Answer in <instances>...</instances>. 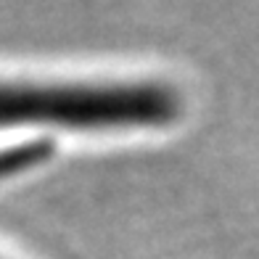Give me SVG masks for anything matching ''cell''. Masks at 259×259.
Listing matches in <instances>:
<instances>
[{"label":"cell","instance_id":"6da1fadb","mask_svg":"<svg viewBox=\"0 0 259 259\" xmlns=\"http://www.w3.org/2000/svg\"><path fill=\"white\" fill-rule=\"evenodd\" d=\"M175 114L178 98L161 85H0V124H156L172 119Z\"/></svg>","mask_w":259,"mask_h":259},{"label":"cell","instance_id":"7a4b0ae2","mask_svg":"<svg viewBox=\"0 0 259 259\" xmlns=\"http://www.w3.org/2000/svg\"><path fill=\"white\" fill-rule=\"evenodd\" d=\"M53 143L51 140H34V143H24V146H14L0 154V178H8L14 172H21L27 167H34L51 156Z\"/></svg>","mask_w":259,"mask_h":259}]
</instances>
